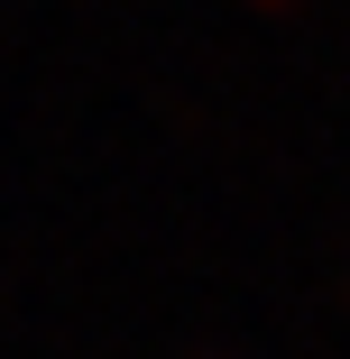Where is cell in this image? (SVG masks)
<instances>
[{
    "instance_id": "cell-1",
    "label": "cell",
    "mask_w": 350,
    "mask_h": 359,
    "mask_svg": "<svg viewBox=\"0 0 350 359\" xmlns=\"http://www.w3.org/2000/svg\"><path fill=\"white\" fill-rule=\"evenodd\" d=\"M258 10H276V0H258Z\"/></svg>"
}]
</instances>
